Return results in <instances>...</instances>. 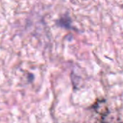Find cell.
I'll use <instances>...</instances> for the list:
<instances>
[]
</instances>
